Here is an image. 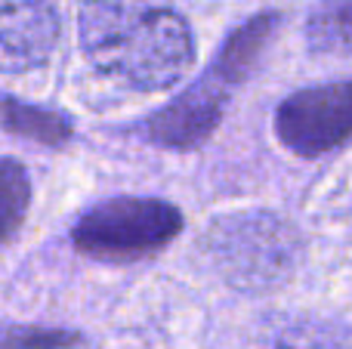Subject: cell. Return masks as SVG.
<instances>
[{"instance_id":"8","label":"cell","mask_w":352,"mask_h":349,"mask_svg":"<svg viewBox=\"0 0 352 349\" xmlns=\"http://www.w3.org/2000/svg\"><path fill=\"white\" fill-rule=\"evenodd\" d=\"M263 349H352V328L324 319H291L269 331Z\"/></svg>"},{"instance_id":"3","label":"cell","mask_w":352,"mask_h":349,"mask_svg":"<svg viewBox=\"0 0 352 349\" xmlns=\"http://www.w3.org/2000/svg\"><path fill=\"white\" fill-rule=\"evenodd\" d=\"M213 269L244 294L275 291L297 272L303 257L300 232L269 210H238L217 216L204 235Z\"/></svg>"},{"instance_id":"9","label":"cell","mask_w":352,"mask_h":349,"mask_svg":"<svg viewBox=\"0 0 352 349\" xmlns=\"http://www.w3.org/2000/svg\"><path fill=\"white\" fill-rule=\"evenodd\" d=\"M3 124L10 133H19L25 139H34L41 146H62L72 139V121L62 117L59 111L28 105L16 96L3 99Z\"/></svg>"},{"instance_id":"4","label":"cell","mask_w":352,"mask_h":349,"mask_svg":"<svg viewBox=\"0 0 352 349\" xmlns=\"http://www.w3.org/2000/svg\"><path fill=\"white\" fill-rule=\"evenodd\" d=\"M182 232V210L164 198L118 195L87 207L72 226L78 254L99 263H136Z\"/></svg>"},{"instance_id":"7","label":"cell","mask_w":352,"mask_h":349,"mask_svg":"<svg viewBox=\"0 0 352 349\" xmlns=\"http://www.w3.org/2000/svg\"><path fill=\"white\" fill-rule=\"evenodd\" d=\"M306 43L322 56H352V0H318L306 19Z\"/></svg>"},{"instance_id":"2","label":"cell","mask_w":352,"mask_h":349,"mask_svg":"<svg viewBox=\"0 0 352 349\" xmlns=\"http://www.w3.org/2000/svg\"><path fill=\"white\" fill-rule=\"evenodd\" d=\"M275 25H278V16L266 12V16H256L250 22H244L241 28H235L229 34V41L219 47L217 59L204 68V74L192 87H186L173 102H167L164 109L148 115L136 133L161 148H176V152L198 148L217 130L232 93L256 68Z\"/></svg>"},{"instance_id":"6","label":"cell","mask_w":352,"mask_h":349,"mask_svg":"<svg viewBox=\"0 0 352 349\" xmlns=\"http://www.w3.org/2000/svg\"><path fill=\"white\" fill-rule=\"evenodd\" d=\"M59 43L56 0H3V71L41 68Z\"/></svg>"},{"instance_id":"10","label":"cell","mask_w":352,"mask_h":349,"mask_svg":"<svg viewBox=\"0 0 352 349\" xmlns=\"http://www.w3.org/2000/svg\"><path fill=\"white\" fill-rule=\"evenodd\" d=\"M0 192H3V241L10 245L16 238L19 226L25 223L31 201V183L28 173L19 161L3 158V177H0Z\"/></svg>"},{"instance_id":"1","label":"cell","mask_w":352,"mask_h":349,"mask_svg":"<svg viewBox=\"0 0 352 349\" xmlns=\"http://www.w3.org/2000/svg\"><path fill=\"white\" fill-rule=\"evenodd\" d=\"M78 37L99 74L140 93L173 87L195 62L188 22L155 0H84Z\"/></svg>"},{"instance_id":"11","label":"cell","mask_w":352,"mask_h":349,"mask_svg":"<svg viewBox=\"0 0 352 349\" xmlns=\"http://www.w3.org/2000/svg\"><path fill=\"white\" fill-rule=\"evenodd\" d=\"M80 344L78 334L72 331H50V328H19L6 325V349H72Z\"/></svg>"},{"instance_id":"5","label":"cell","mask_w":352,"mask_h":349,"mask_svg":"<svg viewBox=\"0 0 352 349\" xmlns=\"http://www.w3.org/2000/svg\"><path fill=\"white\" fill-rule=\"evenodd\" d=\"M275 136L300 158H322L352 139V80L297 90L275 111Z\"/></svg>"}]
</instances>
